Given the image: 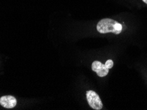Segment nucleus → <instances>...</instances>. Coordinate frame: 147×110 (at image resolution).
<instances>
[{
	"mask_svg": "<svg viewBox=\"0 0 147 110\" xmlns=\"http://www.w3.org/2000/svg\"><path fill=\"white\" fill-rule=\"evenodd\" d=\"M105 66L107 67L109 69H111L112 67H113V61H112L111 59H108L107 61L105 62Z\"/></svg>",
	"mask_w": 147,
	"mask_h": 110,
	"instance_id": "obj_5",
	"label": "nucleus"
},
{
	"mask_svg": "<svg viewBox=\"0 0 147 110\" xmlns=\"http://www.w3.org/2000/svg\"><path fill=\"white\" fill-rule=\"evenodd\" d=\"M92 69L93 71L96 72L97 75L100 77H104L106 76L109 73L108 69L105 64H103L100 61H95L92 63Z\"/></svg>",
	"mask_w": 147,
	"mask_h": 110,
	"instance_id": "obj_3",
	"label": "nucleus"
},
{
	"mask_svg": "<svg viewBox=\"0 0 147 110\" xmlns=\"http://www.w3.org/2000/svg\"><path fill=\"white\" fill-rule=\"evenodd\" d=\"M17 100L14 96H4L0 98V105L5 108L11 109L16 107Z\"/></svg>",
	"mask_w": 147,
	"mask_h": 110,
	"instance_id": "obj_4",
	"label": "nucleus"
},
{
	"mask_svg": "<svg viewBox=\"0 0 147 110\" xmlns=\"http://www.w3.org/2000/svg\"><path fill=\"white\" fill-rule=\"evenodd\" d=\"M122 29L121 24L111 19H101L97 25V30L101 34L113 32L115 34H119L121 32Z\"/></svg>",
	"mask_w": 147,
	"mask_h": 110,
	"instance_id": "obj_1",
	"label": "nucleus"
},
{
	"mask_svg": "<svg viewBox=\"0 0 147 110\" xmlns=\"http://www.w3.org/2000/svg\"><path fill=\"white\" fill-rule=\"evenodd\" d=\"M142 1H143L144 2V3L147 4V0H142Z\"/></svg>",
	"mask_w": 147,
	"mask_h": 110,
	"instance_id": "obj_6",
	"label": "nucleus"
},
{
	"mask_svg": "<svg viewBox=\"0 0 147 110\" xmlns=\"http://www.w3.org/2000/svg\"><path fill=\"white\" fill-rule=\"evenodd\" d=\"M86 98L90 106L92 109L100 110L102 109L103 103L99 95L93 90H88L86 92Z\"/></svg>",
	"mask_w": 147,
	"mask_h": 110,
	"instance_id": "obj_2",
	"label": "nucleus"
}]
</instances>
